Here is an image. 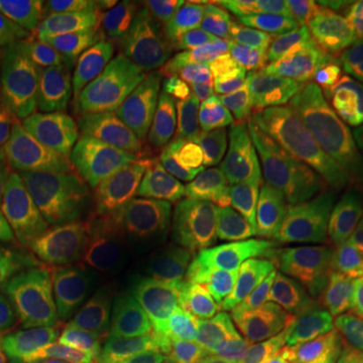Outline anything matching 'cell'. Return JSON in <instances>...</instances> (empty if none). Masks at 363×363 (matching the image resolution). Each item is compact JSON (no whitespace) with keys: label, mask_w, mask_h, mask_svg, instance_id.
Listing matches in <instances>:
<instances>
[{"label":"cell","mask_w":363,"mask_h":363,"mask_svg":"<svg viewBox=\"0 0 363 363\" xmlns=\"http://www.w3.org/2000/svg\"><path fill=\"white\" fill-rule=\"evenodd\" d=\"M293 152L247 107H238L166 178L147 218L156 230L228 224Z\"/></svg>","instance_id":"cell-1"},{"label":"cell","mask_w":363,"mask_h":363,"mask_svg":"<svg viewBox=\"0 0 363 363\" xmlns=\"http://www.w3.org/2000/svg\"><path fill=\"white\" fill-rule=\"evenodd\" d=\"M150 121L79 140L75 214L89 226L123 224L145 184L143 140Z\"/></svg>","instance_id":"cell-9"},{"label":"cell","mask_w":363,"mask_h":363,"mask_svg":"<svg viewBox=\"0 0 363 363\" xmlns=\"http://www.w3.org/2000/svg\"><path fill=\"white\" fill-rule=\"evenodd\" d=\"M301 323V315H279L274 321L238 339L204 363H283Z\"/></svg>","instance_id":"cell-18"},{"label":"cell","mask_w":363,"mask_h":363,"mask_svg":"<svg viewBox=\"0 0 363 363\" xmlns=\"http://www.w3.org/2000/svg\"><path fill=\"white\" fill-rule=\"evenodd\" d=\"M363 289L362 277L347 274L323 301L319 309V323L337 347L351 357L363 362V331L353 317V301Z\"/></svg>","instance_id":"cell-20"},{"label":"cell","mask_w":363,"mask_h":363,"mask_svg":"<svg viewBox=\"0 0 363 363\" xmlns=\"http://www.w3.org/2000/svg\"><path fill=\"white\" fill-rule=\"evenodd\" d=\"M274 14L277 11L269 2L248 0L236 4L233 13L222 21L204 28L202 47L208 69L222 81L240 83L259 61L277 23Z\"/></svg>","instance_id":"cell-15"},{"label":"cell","mask_w":363,"mask_h":363,"mask_svg":"<svg viewBox=\"0 0 363 363\" xmlns=\"http://www.w3.org/2000/svg\"><path fill=\"white\" fill-rule=\"evenodd\" d=\"M57 73L59 65L55 61L26 47L0 26V93H14Z\"/></svg>","instance_id":"cell-21"},{"label":"cell","mask_w":363,"mask_h":363,"mask_svg":"<svg viewBox=\"0 0 363 363\" xmlns=\"http://www.w3.org/2000/svg\"><path fill=\"white\" fill-rule=\"evenodd\" d=\"M138 315L168 363L208 362L279 317L272 309L172 271L157 277Z\"/></svg>","instance_id":"cell-5"},{"label":"cell","mask_w":363,"mask_h":363,"mask_svg":"<svg viewBox=\"0 0 363 363\" xmlns=\"http://www.w3.org/2000/svg\"><path fill=\"white\" fill-rule=\"evenodd\" d=\"M63 271L119 309L138 313L157 279L154 245L128 224L67 226L45 240Z\"/></svg>","instance_id":"cell-7"},{"label":"cell","mask_w":363,"mask_h":363,"mask_svg":"<svg viewBox=\"0 0 363 363\" xmlns=\"http://www.w3.org/2000/svg\"><path fill=\"white\" fill-rule=\"evenodd\" d=\"M194 6L200 21H206V18L222 21L226 14H230L236 9V2L233 0H202V2H194Z\"/></svg>","instance_id":"cell-30"},{"label":"cell","mask_w":363,"mask_h":363,"mask_svg":"<svg viewBox=\"0 0 363 363\" xmlns=\"http://www.w3.org/2000/svg\"><path fill=\"white\" fill-rule=\"evenodd\" d=\"M0 26L51 61H71L87 30V2L0 0Z\"/></svg>","instance_id":"cell-14"},{"label":"cell","mask_w":363,"mask_h":363,"mask_svg":"<svg viewBox=\"0 0 363 363\" xmlns=\"http://www.w3.org/2000/svg\"><path fill=\"white\" fill-rule=\"evenodd\" d=\"M351 216L355 222V247H353V264L350 274L363 279V202H355L351 208Z\"/></svg>","instance_id":"cell-28"},{"label":"cell","mask_w":363,"mask_h":363,"mask_svg":"<svg viewBox=\"0 0 363 363\" xmlns=\"http://www.w3.org/2000/svg\"><path fill=\"white\" fill-rule=\"evenodd\" d=\"M238 85L248 111L291 145L323 135L347 101L321 47L293 14L277 18L259 61Z\"/></svg>","instance_id":"cell-3"},{"label":"cell","mask_w":363,"mask_h":363,"mask_svg":"<svg viewBox=\"0 0 363 363\" xmlns=\"http://www.w3.org/2000/svg\"><path fill=\"white\" fill-rule=\"evenodd\" d=\"M154 250L164 271L182 272L240 301L291 315L283 281L230 224L162 228Z\"/></svg>","instance_id":"cell-8"},{"label":"cell","mask_w":363,"mask_h":363,"mask_svg":"<svg viewBox=\"0 0 363 363\" xmlns=\"http://www.w3.org/2000/svg\"><path fill=\"white\" fill-rule=\"evenodd\" d=\"M14 363H47L45 357L40 355V351L33 345H23L18 351V357Z\"/></svg>","instance_id":"cell-31"},{"label":"cell","mask_w":363,"mask_h":363,"mask_svg":"<svg viewBox=\"0 0 363 363\" xmlns=\"http://www.w3.org/2000/svg\"><path fill=\"white\" fill-rule=\"evenodd\" d=\"M11 313L18 331L40 345H142L138 313L119 309L67 274L37 240L26 248L14 285Z\"/></svg>","instance_id":"cell-4"},{"label":"cell","mask_w":363,"mask_h":363,"mask_svg":"<svg viewBox=\"0 0 363 363\" xmlns=\"http://www.w3.org/2000/svg\"><path fill=\"white\" fill-rule=\"evenodd\" d=\"M355 150H357V156L363 157V138H362V140H359V142L355 143V147H353V152H355Z\"/></svg>","instance_id":"cell-36"},{"label":"cell","mask_w":363,"mask_h":363,"mask_svg":"<svg viewBox=\"0 0 363 363\" xmlns=\"http://www.w3.org/2000/svg\"><path fill=\"white\" fill-rule=\"evenodd\" d=\"M351 220L347 196L323 182L297 262V286L303 295H329L343 281L353 255Z\"/></svg>","instance_id":"cell-12"},{"label":"cell","mask_w":363,"mask_h":363,"mask_svg":"<svg viewBox=\"0 0 363 363\" xmlns=\"http://www.w3.org/2000/svg\"><path fill=\"white\" fill-rule=\"evenodd\" d=\"M210 81V69L198 55L150 65L130 67L85 79L131 116L152 121L169 101L196 85Z\"/></svg>","instance_id":"cell-13"},{"label":"cell","mask_w":363,"mask_h":363,"mask_svg":"<svg viewBox=\"0 0 363 363\" xmlns=\"http://www.w3.org/2000/svg\"><path fill=\"white\" fill-rule=\"evenodd\" d=\"M47 363H168L162 353L142 345H40Z\"/></svg>","instance_id":"cell-22"},{"label":"cell","mask_w":363,"mask_h":363,"mask_svg":"<svg viewBox=\"0 0 363 363\" xmlns=\"http://www.w3.org/2000/svg\"><path fill=\"white\" fill-rule=\"evenodd\" d=\"M363 138V105L353 107L343 117L325 131L319 140V145L325 152L337 154V152H353L355 143Z\"/></svg>","instance_id":"cell-27"},{"label":"cell","mask_w":363,"mask_h":363,"mask_svg":"<svg viewBox=\"0 0 363 363\" xmlns=\"http://www.w3.org/2000/svg\"><path fill=\"white\" fill-rule=\"evenodd\" d=\"M4 116H6V101L0 99V192H2V128H4Z\"/></svg>","instance_id":"cell-34"},{"label":"cell","mask_w":363,"mask_h":363,"mask_svg":"<svg viewBox=\"0 0 363 363\" xmlns=\"http://www.w3.org/2000/svg\"><path fill=\"white\" fill-rule=\"evenodd\" d=\"M11 305L6 303H0V321H11Z\"/></svg>","instance_id":"cell-35"},{"label":"cell","mask_w":363,"mask_h":363,"mask_svg":"<svg viewBox=\"0 0 363 363\" xmlns=\"http://www.w3.org/2000/svg\"><path fill=\"white\" fill-rule=\"evenodd\" d=\"M289 11L319 47L333 49L363 14V0H297Z\"/></svg>","instance_id":"cell-19"},{"label":"cell","mask_w":363,"mask_h":363,"mask_svg":"<svg viewBox=\"0 0 363 363\" xmlns=\"http://www.w3.org/2000/svg\"><path fill=\"white\" fill-rule=\"evenodd\" d=\"M325 182L355 202H363V157L355 152L331 154L325 166Z\"/></svg>","instance_id":"cell-26"},{"label":"cell","mask_w":363,"mask_h":363,"mask_svg":"<svg viewBox=\"0 0 363 363\" xmlns=\"http://www.w3.org/2000/svg\"><path fill=\"white\" fill-rule=\"evenodd\" d=\"M202 37V21L156 26H104L79 45L69 61L71 75L85 81L99 73L198 55Z\"/></svg>","instance_id":"cell-11"},{"label":"cell","mask_w":363,"mask_h":363,"mask_svg":"<svg viewBox=\"0 0 363 363\" xmlns=\"http://www.w3.org/2000/svg\"><path fill=\"white\" fill-rule=\"evenodd\" d=\"M353 317H355V323L363 331V289L359 291V295L353 301Z\"/></svg>","instance_id":"cell-33"},{"label":"cell","mask_w":363,"mask_h":363,"mask_svg":"<svg viewBox=\"0 0 363 363\" xmlns=\"http://www.w3.org/2000/svg\"><path fill=\"white\" fill-rule=\"evenodd\" d=\"M21 339L18 331L14 329L11 321H0V363H14L21 351Z\"/></svg>","instance_id":"cell-29"},{"label":"cell","mask_w":363,"mask_h":363,"mask_svg":"<svg viewBox=\"0 0 363 363\" xmlns=\"http://www.w3.org/2000/svg\"><path fill=\"white\" fill-rule=\"evenodd\" d=\"M327 63L331 75L335 77L343 91L350 87L355 79L363 75V14L350 26L333 49H329Z\"/></svg>","instance_id":"cell-25"},{"label":"cell","mask_w":363,"mask_h":363,"mask_svg":"<svg viewBox=\"0 0 363 363\" xmlns=\"http://www.w3.org/2000/svg\"><path fill=\"white\" fill-rule=\"evenodd\" d=\"M40 89L57 117L77 138L123 130L145 121L128 113L101 91L71 77L69 71H59L51 79L40 81Z\"/></svg>","instance_id":"cell-16"},{"label":"cell","mask_w":363,"mask_h":363,"mask_svg":"<svg viewBox=\"0 0 363 363\" xmlns=\"http://www.w3.org/2000/svg\"><path fill=\"white\" fill-rule=\"evenodd\" d=\"M283 363H359L327 337L317 317H303Z\"/></svg>","instance_id":"cell-24"},{"label":"cell","mask_w":363,"mask_h":363,"mask_svg":"<svg viewBox=\"0 0 363 363\" xmlns=\"http://www.w3.org/2000/svg\"><path fill=\"white\" fill-rule=\"evenodd\" d=\"M200 21L194 2L184 0H99L87 4V26H156Z\"/></svg>","instance_id":"cell-17"},{"label":"cell","mask_w":363,"mask_h":363,"mask_svg":"<svg viewBox=\"0 0 363 363\" xmlns=\"http://www.w3.org/2000/svg\"><path fill=\"white\" fill-rule=\"evenodd\" d=\"M79 140L51 109L40 81L6 99L0 204L33 236L51 238L75 214Z\"/></svg>","instance_id":"cell-2"},{"label":"cell","mask_w":363,"mask_h":363,"mask_svg":"<svg viewBox=\"0 0 363 363\" xmlns=\"http://www.w3.org/2000/svg\"><path fill=\"white\" fill-rule=\"evenodd\" d=\"M345 95H347V99H363V75L351 83L345 89Z\"/></svg>","instance_id":"cell-32"},{"label":"cell","mask_w":363,"mask_h":363,"mask_svg":"<svg viewBox=\"0 0 363 363\" xmlns=\"http://www.w3.org/2000/svg\"><path fill=\"white\" fill-rule=\"evenodd\" d=\"M33 240L35 236L0 206V303L9 305L11 293L23 272L26 248Z\"/></svg>","instance_id":"cell-23"},{"label":"cell","mask_w":363,"mask_h":363,"mask_svg":"<svg viewBox=\"0 0 363 363\" xmlns=\"http://www.w3.org/2000/svg\"><path fill=\"white\" fill-rule=\"evenodd\" d=\"M323 154L319 142L303 143L230 222L281 281L297 269L315 212Z\"/></svg>","instance_id":"cell-6"},{"label":"cell","mask_w":363,"mask_h":363,"mask_svg":"<svg viewBox=\"0 0 363 363\" xmlns=\"http://www.w3.org/2000/svg\"><path fill=\"white\" fill-rule=\"evenodd\" d=\"M228 107V89L216 81H204L169 101L154 119L145 147L147 210L174 169L204 145L220 125Z\"/></svg>","instance_id":"cell-10"}]
</instances>
